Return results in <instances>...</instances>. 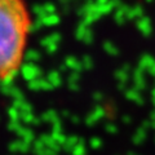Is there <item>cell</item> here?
<instances>
[{"mask_svg": "<svg viewBox=\"0 0 155 155\" xmlns=\"http://www.w3.org/2000/svg\"><path fill=\"white\" fill-rule=\"evenodd\" d=\"M30 27L31 17L25 0H0V81L18 74Z\"/></svg>", "mask_w": 155, "mask_h": 155, "instance_id": "cell-1", "label": "cell"}]
</instances>
